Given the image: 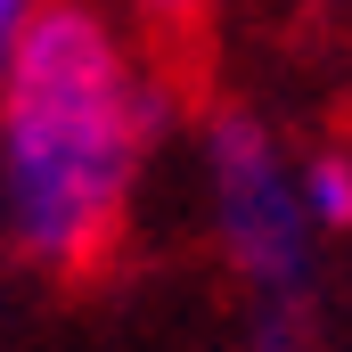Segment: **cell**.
Masks as SVG:
<instances>
[{
    "instance_id": "obj_1",
    "label": "cell",
    "mask_w": 352,
    "mask_h": 352,
    "mask_svg": "<svg viewBox=\"0 0 352 352\" xmlns=\"http://www.w3.org/2000/svg\"><path fill=\"white\" fill-rule=\"evenodd\" d=\"M173 90L107 0H41L0 74V246L41 278H90L123 246Z\"/></svg>"
},
{
    "instance_id": "obj_2",
    "label": "cell",
    "mask_w": 352,
    "mask_h": 352,
    "mask_svg": "<svg viewBox=\"0 0 352 352\" xmlns=\"http://www.w3.org/2000/svg\"><path fill=\"white\" fill-rule=\"evenodd\" d=\"M197 205L221 270L254 303H311L320 278V230L303 205V148L278 140V123L254 107H213L197 123Z\"/></svg>"
},
{
    "instance_id": "obj_3",
    "label": "cell",
    "mask_w": 352,
    "mask_h": 352,
    "mask_svg": "<svg viewBox=\"0 0 352 352\" xmlns=\"http://www.w3.org/2000/svg\"><path fill=\"white\" fill-rule=\"evenodd\" d=\"M303 205H311L320 238H352V148L344 140L303 148Z\"/></svg>"
},
{
    "instance_id": "obj_4",
    "label": "cell",
    "mask_w": 352,
    "mask_h": 352,
    "mask_svg": "<svg viewBox=\"0 0 352 352\" xmlns=\"http://www.w3.org/2000/svg\"><path fill=\"white\" fill-rule=\"evenodd\" d=\"M246 352H311L303 311H287V303H254V320H246Z\"/></svg>"
},
{
    "instance_id": "obj_5",
    "label": "cell",
    "mask_w": 352,
    "mask_h": 352,
    "mask_svg": "<svg viewBox=\"0 0 352 352\" xmlns=\"http://www.w3.org/2000/svg\"><path fill=\"white\" fill-rule=\"evenodd\" d=\"M131 8V25H148V33H164V41H188L205 16H213V0H123Z\"/></svg>"
},
{
    "instance_id": "obj_6",
    "label": "cell",
    "mask_w": 352,
    "mask_h": 352,
    "mask_svg": "<svg viewBox=\"0 0 352 352\" xmlns=\"http://www.w3.org/2000/svg\"><path fill=\"white\" fill-rule=\"evenodd\" d=\"M33 16H41V0H0V74H8V58H16V41H25Z\"/></svg>"
}]
</instances>
